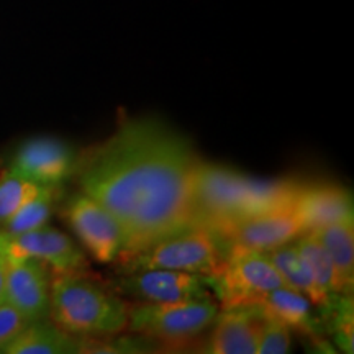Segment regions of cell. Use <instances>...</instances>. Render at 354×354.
<instances>
[{"label":"cell","mask_w":354,"mask_h":354,"mask_svg":"<svg viewBox=\"0 0 354 354\" xmlns=\"http://www.w3.org/2000/svg\"><path fill=\"white\" fill-rule=\"evenodd\" d=\"M198 161L190 141L165 122L127 118L104 143L81 154L76 176L82 192L120 225L123 253H133L198 225Z\"/></svg>","instance_id":"cell-1"},{"label":"cell","mask_w":354,"mask_h":354,"mask_svg":"<svg viewBox=\"0 0 354 354\" xmlns=\"http://www.w3.org/2000/svg\"><path fill=\"white\" fill-rule=\"evenodd\" d=\"M302 180L256 179L233 167L198 161L194 203L198 225L212 230L263 212L294 205Z\"/></svg>","instance_id":"cell-2"},{"label":"cell","mask_w":354,"mask_h":354,"mask_svg":"<svg viewBox=\"0 0 354 354\" xmlns=\"http://www.w3.org/2000/svg\"><path fill=\"white\" fill-rule=\"evenodd\" d=\"M128 305L88 272H55L51 277L50 317L66 333L110 338L128 326Z\"/></svg>","instance_id":"cell-3"},{"label":"cell","mask_w":354,"mask_h":354,"mask_svg":"<svg viewBox=\"0 0 354 354\" xmlns=\"http://www.w3.org/2000/svg\"><path fill=\"white\" fill-rule=\"evenodd\" d=\"M218 305L210 299L184 302H140L130 305L127 330L165 351L201 346L202 335L214 323Z\"/></svg>","instance_id":"cell-4"},{"label":"cell","mask_w":354,"mask_h":354,"mask_svg":"<svg viewBox=\"0 0 354 354\" xmlns=\"http://www.w3.org/2000/svg\"><path fill=\"white\" fill-rule=\"evenodd\" d=\"M225 250L209 228L196 225L162 238L153 245L118 258L123 274L143 269H171L210 277L218 271Z\"/></svg>","instance_id":"cell-5"},{"label":"cell","mask_w":354,"mask_h":354,"mask_svg":"<svg viewBox=\"0 0 354 354\" xmlns=\"http://www.w3.org/2000/svg\"><path fill=\"white\" fill-rule=\"evenodd\" d=\"M223 310L256 305L268 292L282 286L264 251L227 246L218 271L205 277Z\"/></svg>","instance_id":"cell-6"},{"label":"cell","mask_w":354,"mask_h":354,"mask_svg":"<svg viewBox=\"0 0 354 354\" xmlns=\"http://www.w3.org/2000/svg\"><path fill=\"white\" fill-rule=\"evenodd\" d=\"M61 214L84 250L97 263H115L125 251L120 225L99 202L82 190L64 202Z\"/></svg>","instance_id":"cell-7"},{"label":"cell","mask_w":354,"mask_h":354,"mask_svg":"<svg viewBox=\"0 0 354 354\" xmlns=\"http://www.w3.org/2000/svg\"><path fill=\"white\" fill-rule=\"evenodd\" d=\"M0 254L6 259H39L53 272L87 269L82 248L69 234L48 223L20 234L0 233Z\"/></svg>","instance_id":"cell-8"},{"label":"cell","mask_w":354,"mask_h":354,"mask_svg":"<svg viewBox=\"0 0 354 354\" xmlns=\"http://www.w3.org/2000/svg\"><path fill=\"white\" fill-rule=\"evenodd\" d=\"M223 250L227 246H243L250 250L269 251L294 241L304 233V227L294 205L263 212L228 221L212 230Z\"/></svg>","instance_id":"cell-9"},{"label":"cell","mask_w":354,"mask_h":354,"mask_svg":"<svg viewBox=\"0 0 354 354\" xmlns=\"http://www.w3.org/2000/svg\"><path fill=\"white\" fill-rule=\"evenodd\" d=\"M81 154L73 145L53 136H35L19 145L8 169L41 185H61L76 176Z\"/></svg>","instance_id":"cell-10"},{"label":"cell","mask_w":354,"mask_h":354,"mask_svg":"<svg viewBox=\"0 0 354 354\" xmlns=\"http://www.w3.org/2000/svg\"><path fill=\"white\" fill-rule=\"evenodd\" d=\"M117 290L138 302H184L210 299L205 276L171 269H143L127 272L117 281Z\"/></svg>","instance_id":"cell-11"},{"label":"cell","mask_w":354,"mask_h":354,"mask_svg":"<svg viewBox=\"0 0 354 354\" xmlns=\"http://www.w3.org/2000/svg\"><path fill=\"white\" fill-rule=\"evenodd\" d=\"M51 271L39 259H7L6 300L30 322L50 315Z\"/></svg>","instance_id":"cell-12"},{"label":"cell","mask_w":354,"mask_h":354,"mask_svg":"<svg viewBox=\"0 0 354 354\" xmlns=\"http://www.w3.org/2000/svg\"><path fill=\"white\" fill-rule=\"evenodd\" d=\"M294 209L304 232H312L338 221L354 220L353 194L343 185L328 180L300 184Z\"/></svg>","instance_id":"cell-13"},{"label":"cell","mask_w":354,"mask_h":354,"mask_svg":"<svg viewBox=\"0 0 354 354\" xmlns=\"http://www.w3.org/2000/svg\"><path fill=\"white\" fill-rule=\"evenodd\" d=\"M261 312L258 305L227 308L216 313L201 351L209 354H254L258 351Z\"/></svg>","instance_id":"cell-14"},{"label":"cell","mask_w":354,"mask_h":354,"mask_svg":"<svg viewBox=\"0 0 354 354\" xmlns=\"http://www.w3.org/2000/svg\"><path fill=\"white\" fill-rule=\"evenodd\" d=\"M258 308L266 315H271L289 326L313 339H320L325 331L322 318L315 317L312 302L300 292L281 286L272 289L259 300Z\"/></svg>","instance_id":"cell-15"},{"label":"cell","mask_w":354,"mask_h":354,"mask_svg":"<svg viewBox=\"0 0 354 354\" xmlns=\"http://www.w3.org/2000/svg\"><path fill=\"white\" fill-rule=\"evenodd\" d=\"M7 354H71L79 353V338L57 328L53 322H32L6 348Z\"/></svg>","instance_id":"cell-16"},{"label":"cell","mask_w":354,"mask_h":354,"mask_svg":"<svg viewBox=\"0 0 354 354\" xmlns=\"http://www.w3.org/2000/svg\"><path fill=\"white\" fill-rule=\"evenodd\" d=\"M264 253L268 254L269 261H271L274 269H276L279 277H281L282 286L304 294L305 297L310 299V302L320 310L328 304V300L323 297L320 290L317 289L315 282L310 276L307 264H305V261L299 253L295 241L286 243V245L264 251Z\"/></svg>","instance_id":"cell-17"},{"label":"cell","mask_w":354,"mask_h":354,"mask_svg":"<svg viewBox=\"0 0 354 354\" xmlns=\"http://www.w3.org/2000/svg\"><path fill=\"white\" fill-rule=\"evenodd\" d=\"M333 261L342 294H351L354 282V220L312 230Z\"/></svg>","instance_id":"cell-18"},{"label":"cell","mask_w":354,"mask_h":354,"mask_svg":"<svg viewBox=\"0 0 354 354\" xmlns=\"http://www.w3.org/2000/svg\"><path fill=\"white\" fill-rule=\"evenodd\" d=\"M294 241L297 245L300 256L307 264L310 276H312L323 297L330 302V299L335 294H342L333 261H331L325 246L322 245V241L317 238V234L313 232H304Z\"/></svg>","instance_id":"cell-19"},{"label":"cell","mask_w":354,"mask_h":354,"mask_svg":"<svg viewBox=\"0 0 354 354\" xmlns=\"http://www.w3.org/2000/svg\"><path fill=\"white\" fill-rule=\"evenodd\" d=\"M63 196L61 185H44L41 192L0 227V233L20 234L46 225Z\"/></svg>","instance_id":"cell-20"},{"label":"cell","mask_w":354,"mask_h":354,"mask_svg":"<svg viewBox=\"0 0 354 354\" xmlns=\"http://www.w3.org/2000/svg\"><path fill=\"white\" fill-rule=\"evenodd\" d=\"M44 185L10 169L0 174V227L41 192Z\"/></svg>","instance_id":"cell-21"},{"label":"cell","mask_w":354,"mask_h":354,"mask_svg":"<svg viewBox=\"0 0 354 354\" xmlns=\"http://www.w3.org/2000/svg\"><path fill=\"white\" fill-rule=\"evenodd\" d=\"M261 312V310H259ZM290 328L277 318L261 312V328L258 339V354H286L290 351Z\"/></svg>","instance_id":"cell-22"},{"label":"cell","mask_w":354,"mask_h":354,"mask_svg":"<svg viewBox=\"0 0 354 354\" xmlns=\"http://www.w3.org/2000/svg\"><path fill=\"white\" fill-rule=\"evenodd\" d=\"M28 318L19 312L7 300L0 304V353L6 351V348L13 339L30 325Z\"/></svg>","instance_id":"cell-23"},{"label":"cell","mask_w":354,"mask_h":354,"mask_svg":"<svg viewBox=\"0 0 354 354\" xmlns=\"http://www.w3.org/2000/svg\"><path fill=\"white\" fill-rule=\"evenodd\" d=\"M6 272H7V259L0 254V304L6 300Z\"/></svg>","instance_id":"cell-24"}]
</instances>
